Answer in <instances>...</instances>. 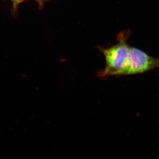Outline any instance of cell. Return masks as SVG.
Wrapping results in <instances>:
<instances>
[{"mask_svg": "<svg viewBox=\"0 0 159 159\" xmlns=\"http://www.w3.org/2000/svg\"><path fill=\"white\" fill-rule=\"evenodd\" d=\"M118 43L107 48L98 47L102 52L106 61L105 68L97 73V77L101 79L109 76H119V74L126 66L128 61L130 47L127 43V38L121 35Z\"/></svg>", "mask_w": 159, "mask_h": 159, "instance_id": "cell-1", "label": "cell"}, {"mask_svg": "<svg viewBox=\"0 0 159 159\" xmlns=\"http://www.w3.org/2000/svg\"><path fill=\"white\" fill-rule=\"evenodd\" d=\"M157 68H159V58L151 57L143 51L130 47L127 64L119 76L142 74Z\"/></svg>", "mask_w": 159, "mask_h": 159, "instance_id": "cell-2", "label": "cell"}, {"mask_svg": "<svg viewBox=\"0 0 159 159\" xmlns=\"http://www.w3.org/2000/svg\"><path fill=\"white\" fill-rule=\"evenodd\" d=\"M13 1H14V2H21V1H23V0H13Z\"/></svg>", "mask_w": 159, "mask_h": 159, "instance_id": "cell-3", "label": "cell"}]
</instances>
